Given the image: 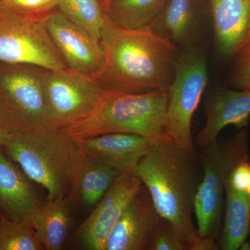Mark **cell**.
<instances>
[{
  "mask_svg": "<svg viewBox=\"0 0 250 250\" xmlns=\"http://www.w3.org/2000/svg\"><path fill=\"white\" fill-rule=\"evenodd\" d=\"M100 42L104 64L95 78L103 90H168L180 52L152 29H124L106 16Z\"/></svg>",
  "mask_w": 250,
  "mask_h": 250,
  "instance_id": "obj_1",
  "label": "cell"
},
{
  "mask_svg": "<svg viewBox=\"0 0 250 250\" xmlns=\"http://www.w3.org/2000/svg\"><path fill=\"white\" fill-rule=\"evenodd\" d=\"M200 164L199 156L190 155L165 140L156 142L134 170L159 214L172 223L188 250L198 238L192 213L202 178Z\"/></svg>",
  "mask_w": 250,
  "mask_h": 250,
  "instance_id": "obj_2",
  "label": "cell"
},
{
  "mask_svg": "<svg viewBox=\"0 0 250 250\" xmlns=\"http://www.w3.org/2000/svg\"><path fill=\"white\" fill-rule=\"evenodd\" d=\"M2 147L29 180L45 189L49 198L71 199L83 159L73 138L58 129L10 132Z\"/></svg>",
  "mask_w": 250,
  "mask_h": 250,
  "instance_id": "obj_3",
  "label": "cell"
},
{
  "mask_svg": "<svg viewBox=\"0 0 250 250\" xmlns=\"http://www.w3.org/2000/svg\"><path fill=\"white\" fill-rule=\"evenodd\" d=\"M167 100V90L128 93L103 90L88 118L61 131L74 139L123 133L155 141L170 140L166 129Z\"/></svg>",
  "mask_w": 250,
  "mask_h": 250,
  "instance_id": "obj_4",
  "label": "cell"
},
{
  "mask_svg": "<svg viewBox=\"0 0 250 250\" xmlns=\"http://www.w3.org/2000/svg\"><path fill=\"white\" fill-rule=\"evenodd\" d=\"M199 154L202 174L194 202L197 232L218 241L222 226L225 184L230 172L241 161L250 159L247 130L217 140Z\"/></svg>",
  "mask_w": 250,
  "mask_h": 250,
  "instance_id": "obj_5",
  "label": "cell"
},
{
  "mask_svg": "<svg viewBox=\"0 0 250 250\" xmlns=\"http://www.w3.org/2000/svg\"><path fill=\"white\" fill-rule=\"evenodd\" d=\"M46 69L0 62V120L10 132L52 129L44 92Z\"/></svg>",
  "mask_w": 250,
  "mask_h": 250,
  "instance_id": "obj_6",
  "label": "cell"
},
{
  "mask_svg": "<svg viewBox=\"0 0 250 250\" xmlns=\"http://www.w3.org/2000/svg\"><path fill=\"white\" fill-rule=\"evenodd\" d=\"M208 64L202 47L179 53L175 75L167 90L166 134L177 146L198 156L192 134V121L208 84Z\"/></svg>",
  "mask_w": 250,
  "mask_h": 250,
  "instance_id": "obj_7",
  "label": "cell"
},
{
  "mask_svg": "<svg viewBox=\"0 0 250 250\" xmlns=\"http://www.w3.org/2000/svg\"><path fill=\"white\" fill-rule=\"evenodd\" d=\"M0 62L67 68L42 21L14 13L0 3Z\"/></svg>",
  "mask_w": 250,
  "mask_h": 250,
  "instance_id": "obj_8",
  "label": "cell"
},
{
  "mask_svg": "<svg viewBox=\"0 0 250 250\" xmlns=\"http://www.w3.org/2000/svg\"><path fill=\"white\" fill-rule=\"evenodd\" d=\"M43 86L49 123L58 130L88 118L103 92L95 77L67 68L46 70Z\"/></svg>",
  "mask_w": 250,
  "mask_h": 250,
  "instance_id": "obj_9",
  "label": "cell"
},
{
  "mask_svg": "<svg viewBox=\"0 0 250 250\" xmlns=\"http://www.w3.org/2000/svg\"><path fill=\"white\" fill-rule=\"evenodd\" d=\"M134 173L121 172L91 214L77 230L76 238L83 249L103 250L105 243L123 212L142 188Z\"/></svg>",
  "mask_w": 250,
  "mask_h": 250,
  "instance_id": "obj_10",
  "label": "cell"
},
{
  "mask_svg": "<svg viewBox=\"0 0 250 250\" xmlns=\"http://www.w3.org/2000/svg\"><path fill=\"white\" fill-rule=\"evenodd\" d=\"M42 22L67 69L94 77L98 75L104 64L100 40L58 9L47 14Z\"/></svg>",
  "mask_w": 250,
  "mask_h": 250,
  "instance_id": "obj_11",
  "label": "cell"
},
{
  "mask_svg": "<svg viewBox=\"0 0 250 250\" xmlns=\"http://www.w3.org/2000/svg\"><path fill=\"white\" fill-rule=\"evenodd\" d=\"M204 108L205 124L194 141L200 149L215 142L228 125H233L238 129L248 126L250 119V89L215 87L207 94Z\"/></svg>",
  "mask_w": 250,
  "mask_h": 250,
  "instance_id": "obj_12",
  "label": "cell"
},
{
  "mask_svg": "<svg viewBox=\"0 0 250 250\" xmlns=\"http://www.w3.org/2000/svg\"><path fill=\"white\" fill-rule=\"evenodd\" d=\"M201 0H167L150 29L178 49L201 47L207 24Z\"/></svg>",
  "mask_w": 250,
  "mask_h": 250,
  "instance_id": "obj_13",
  "label": "cell"
},
{
  "mask_svg": "<svg viewBox=\"0 0 250 250\" xmlns=\"http://www.w3.org/2000/svg\"><path fill=\"white\" fill-rule=\"evenodd\" d=\"M144 185L123 212L103 250H146L161 218Z\"/></svg>",
  "mask_w": 250,
  "mask_h": 250,
  "instance_id": "obj_14",
  "label": "cell"
},
{
  "mask_svg": "<svg viewBox=\"0 0 250 250\" xmlns=\"http://www.w3.org/2000/svg\"><path fill=\"white\" fill-rule=\"evenodd\" d=\"M74 140L83 155L104 163L120 172L132 173L141 158L156 142L161 141L123 133Z\"/></svg>",
  "mask_w": 250,
  "mask_h": 250,
  "instance_id": "obj_15",
  "label": "cell"
},
{
  "mask_svg": "<svg viewBox=\"0 0 250 250\" xmlns=\"http://www.w3.org/2000/svg\"><path fill=\"white\" fill-rule=\"evenodd\" d=\"M217 53L233 59L250 40V0H208Z\"/></svg>",
  "mask_w": 250,
  "mask_h": 250,
  "instance_id": "obj_16",
  "label": "cell"
},
{
  "mask_svg": "<svg viewBox=\"0 0 250 250\" xmlns=\"http://www.w3.org/2000/svg\"><path fill=\"white\" fill-rule=\"evenodd\" d=\"M0 146V208L8 218L30 223L39 205L29 179L3 154Z\"/></svg>",
  "mask_w": 250,
  "mask_h": 250,
  "instance_id": "obj_17",
  "label": "cell"
},
{
  "mask_svg": "<svg viewBox=\"0 0 250 250\" xmlns=\"http://www.w3.org/2000/svg\"><path fill=\"white\" fill-rule=\"evenodd\" d=\"M70 197H48L31 214V226L44 250H61L66 241L70 224Z\"/></svg>",
  "mask_w": 250,
  "mask_h": 250,
  "instance_id": "obj_18",
  "label": "cell"
},
{
  "mask_svg": "<svg viewBox=\"0 0 250 250\" xmlns=\"http://www.w3.org/2000/svg\"><path fill=\"white\" fill-rule=\"evenodd\" d=\"M225 217L218 240L219 250H236L249 236L250 196L239 192L227 179L225 184Z\"/></svg>",
  "mask_w": 250,
  "mask_h": 250,
  "instance_id": "obj_19",
  "label": "cell"
},
{
  "mask_svg": "<svg viewBox=\"0 0 250 250\" xmlns=\"http://www.w3.org/2000/svg\"><path fill=\"white\" fill-rule=\"evenodd\" d=\"M121 173L112 166L83 154L72 196L77 195L85 207H95Z\"/></svg>",
  "mask_w": 250,
  "mask_h": 250,
  "instance_id": "obj_20",
  "label": "cell"
},
{
  "mask_svg": "<svg viewBox=\"0 0 250 250\" xmlns=\"http://www.w3.org/2000/svg\"><path fill=\"white\" fill-rule=\"evenodd\" d=\"M167 0H106L105 14L112 22L127 29L149 27Z\"/></svg>",
  "mask_w": 250,
  "mask_h": 250,
  "instance_id": "obj_21",
  "label": "cell"
},
{
  "mask_svg": "<svg viewBox=\"0 0 250 250\" xmlns=\"http://www.w3.org/2000/svg\"><path fill=\"white\" fill-rule=\"evenodd\" d=\"M57 9L100 40L106 18L101 0H60Z\"/></svg>",
  "mask_w": 250,
  "mask_h": 250,
  "instance_id": "obj_22",
  "label": "cell"
},
{
  "mask_svg": "<svg viewBox=\"0 0 250 250\" xmlns=\"http://www.w3.org/2000/svg\"><path fill=\"white\" fill-rule=\"evenodd\" d=\"M42 243L27 221H16L0 214V250H42Z\"/></svg>",
  "mask_w": 250,
  "mask_h": 250,
  "instance_id": "obj_23",
  "label": "cell"
},
{
  "mask_svg": "<svg viewBox=\"0 0 250 250\" xmlns=\"http://www.w3.org/2000/svg\"><path fill=\"white\" fill-rule=\"evenodd\" d=\"M60 0H0V3L14 13L31 19L42 18L58 8Z\"/></svg>",
  "mask_w": 250,
  "mask_h": 250,
  "instance_id": "obj_24",
  "label": "cell"
},
{
  "mask_svg": "<svg viewBox=\"0 0 250 250\" xmlns=\"http://www.w3.org/2000/svg\"><path fill=\"white\" fill-rule=\"evenodd\" d=\"M147 250H188V247L172 223L161 217L151 237Z\"/></svg>",
  "mask_w": 250,
  "mask_h": 250,
  "instance_id": "obj_25",
  "label": "cell"
},
{
  "mask_svg": "<svg viewBox=\"0 0 250 250\" xmlns=\"http://www.w3.org/2000/svg\"><path fill=\"white\" fill-rule=\"evenodd\" d=\"M232 60L228 74V86L236 89H250V40Z\"/></svg>",
  "mask_w": 250,
  "mask_h": 250,
  "instance_id": "obj_26",
  "label": "cell"
},
{
  "mask_svg": "<svg viewBox=\"0 0 250 250\" xmlns=\"http://www.w3.org/2000/svg\"><path fill=\"white\" fill-rule=\"evenodd\" d=\"M228 182L235 190L247 192L250 184V159L241 161L233 167L229 175Z\"/></svg>",
  "mask_w": 250,
  "mask_h": 250,
  "instance_id": "obj_27",
  "label": "cell"
},
{
  "mask_svg": "<svg viewBox=\"0 0 250 250\" xmlns=\"http://www.w3.org/2000/svg\"><path fill=\"white\" fill-rule=\"evenodd\" d=\"M219 250L218 242L210 237L198 236L190 250Z\"/></svg>",
  "mask_w": 250,
  "mask_h": 250,
  "instance_id": "obj_28",
  "label": "cell"
},
{
  "mask_svg": "<svg viewBox=\"0 0 250 250\" xmlns=\"http://www.w3.org/2000/svg\"><path fill=\"white\" fill-rule=\"evenodd\" d=\"M10 134V131L6 126L4 125V123L0 120V146L2 147L3 145L8 139Z\"/></svg>",
  "mask_w": 250,
  "mask_h": 250,
  "instance_id": "obj_29",
  "label": "cell"
},
{
  "mask_svg": "<svg viewBox=\"0 0 250 250\" xmlns=\"http://www.w3.org/2000/svg\"><path fill=\"white\" fill-rule=\"evenodd\" d=\"M246 193H248V195H249L250 196V184L249 187H248V190H247Z\"/></svg>",
  "mask_w": 250,
  "mask_h": 250,
  "instance_id": "obj_30",
  "label": "cell"
},
{
  "mask_svg": "<svg viewBox=\"0 0 250 250\" xmlns=\"http://www.w3.org/2000/svg\"><path fill=\"white\" fill-rule=\"evenodd\" d=\"M106 1V0H101L102 2H104V1Z\"/></svg>",
  "mask_w": 250,
  "mask_h": 250,
  "instance_id": "obj_31",
  "label": "cell"
},
{
  "mask_svg": "<svg viewBox=\"0 0 250 250\" xmlns=\"http://www.w3.org/2000/svg\"><path fill=\"white\" fill-rule=\"evenodd\" d=\"M250 234V233H249V235ZM249 244H250V241H249Z\"/></svg>",
  "mask_w": 250,
  "mask_h": 250,
  "instance_id": "obj_32",
  "label": "cell"
}]
</instances>
